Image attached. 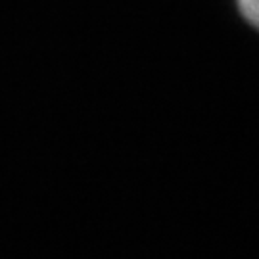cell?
<instances>
[{
    "mask_svg": "<svg viewBox=\"0 0 259 259\" xmlns=\"http://www.w3.org/2000/svg\"><path fill=\"white\" fill-rule=\"evenodd\" d=\"M236 4L244 19L255 29H259V0H236Z\"/></svg>",
    "mask_w": 259,
    "mask_h": 259,
    "instance_id": "obj_1",
    "label": "cell"
}]
</instances>
